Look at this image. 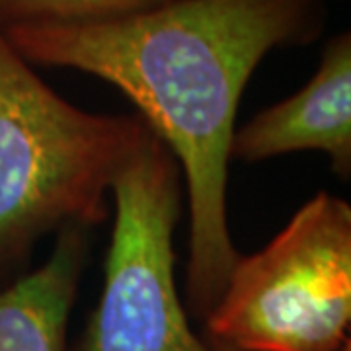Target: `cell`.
<instances>
[{
  "label": "cell",
  "mask_w": 351,
  "mask_h": 351,
  "mask_svg": "<svg viewBox=\"0 0 351 351\" xmlns=\"http://www.w3.org/2000/svg\"><path fill=\"white\" fill-rule=\"evenodd\" d=\"M324 18L326 0H168L112 20L2 29L27 63L75 69L119 88L172 152L188 195L186 295L199 320L240 256L226 189L244 88L267 53L314 41Z\"/></svg>",
  "instance_id": "cell-1"
},
{
  "label": "cell",
  "mask_w": 351,
  "mask_h": 351,
  "mask_svg": "<svg viewBox=\"0 0 351 351\" xmlns=\"http://www.w3.org/2000/svg\"><path fill=\"white\" fill-rule=\"evenodd\" d=\"M152 131L66 101L0 29V265L41 237L108 217L113 182Z\"/></svg>",
  "instance_id": "cell-2"
},
{
  "label": "cell",
  "mask_w": 351,
  "mask_h": 351,
  "mask_svg": "<svg viewBox=\"0 0 351 351\" xmlns=\"http://www.w3.org/2000/svg\"><path fill=\"white\" fill-rule=\"evenodd\" d=\"M237 351H341L351 324V207L316 193L262 250L239 256L207 314Z\"/></svg>",
  "instance_id": "cell-3"
},
{
  "label": "cell",
  "mask_w": 351,
  "mask_h": 351,
  "mask_svg": "<svg viewBox=\"0 0 351 351\" xmlns=\"http://www.w3.org/2000/svg\"><path fill=\"white\" fill-rule=\"evenodd\" d=\"M112 197L104 287L76 351H213L189 326L176 285L182 174L154 133L117 174Z\"/></svg>",
  "instance_id": "cell-4"
},
{
  "label": "cell",
  "mask_w": 351,
  "mask_h": 351,
  "mask_svg": "<svg viewBox=\"0 0 351 351\" xmlns=\"http://www.w3.org/2000/svg\"><path fill=\"white\" fill-rule=\"evenodd\" d=\"M324 152L339 178L351 174V34L341 32L322 51L304 86L254 115L234 131L230 160L262 162L281 154Z\"/></svg>",
  "instance_id": "cell-5"
},
{
  "label": "cell",
  "mask_w": 351,
  "mask_h": 351,
  "mask_svg": "<svg viewBox=\"0 0 351 351\" xmlns=\"http://www.w3.org/2000/svg\"><path fill=\"white\" fill-rule=\"evenodd\" d=\"M86 252V228L64 226L36 271L0 289V351H66Z\"/></svg>",
  "instance_id": "cell-6"
},
{
  "label": "cell",
  "mask_w": 351,
  "mask_h": 351,
  "mask_svg": "<svg viewBox=\"0 0 351 351\" xmlns=\"http://www.w3.org/2000/svg\"><path fill=\"white\" fill-rule=\"evenodd\" d=\"M168 0H0V29L24 24H80L143 12Z\"/></svg>",
  "instance_id": "cell-7"
},
{
  "label": "cell",
  "mask_w": 351,
  "mask_h": 351,
  "mask_svg": "<svg viewBox=\"0 0 351 351\" xmlns=\"http://www.w3.org/2000/svg\"><path fill=\"white\" fill-rule=\"evenodd\" d=\"M209 341V339H207ZM209 346L213 348V351H237L232 350V348H228V346H223V343H215V341H209Z\"/></svg>",
  "instance_id": "cell-8"
}]
</instances>
